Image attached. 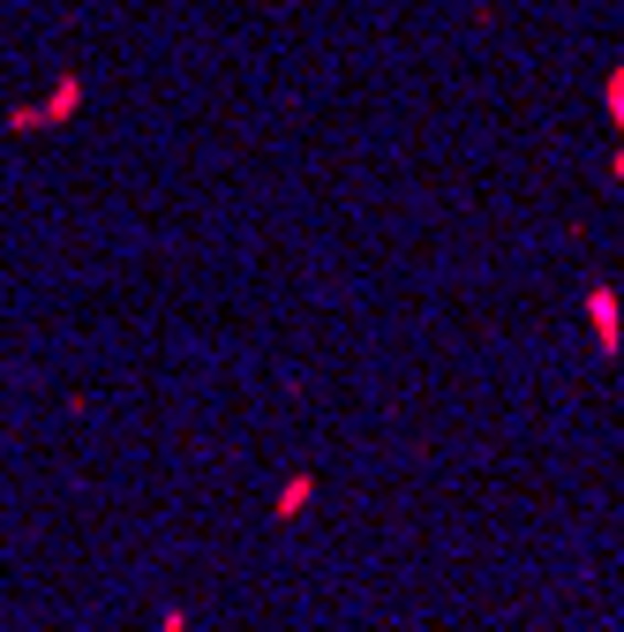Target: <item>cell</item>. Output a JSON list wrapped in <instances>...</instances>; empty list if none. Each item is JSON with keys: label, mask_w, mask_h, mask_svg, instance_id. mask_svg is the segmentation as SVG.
<instances>
[{"label": "cell", "mask_w": 624, "mask_h": 632, "mask_svg": "<svg viewBox=\"0 0 624 632\" xmlns=\"http://www.w3.org/2000/svg\"><path fill=\"white\" fill-rule=\"evenodd\" d=\"M301 505H309V474H293L287 490H279V519H287V512H301Z\"/></svg>", "instance_id": "obj_2"}, {"label": "cell", "mask_w": 624, "mask_h": 632, "mask_svg": "<svg viewBox=\"0 0 624 632\" xmlns=\"http://www.w3.org/2000/svg\"><path fill=\"white\" fill-rule=\"evenodd\" d=\"M587 317H594V339H602V346H617V339H624V324H617V294H587Z\"/></svg>", "instance_id": "obj_1"}]
</instances>
